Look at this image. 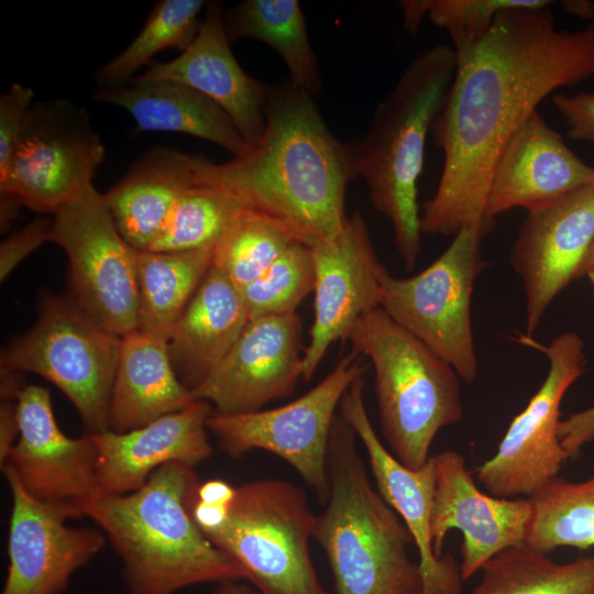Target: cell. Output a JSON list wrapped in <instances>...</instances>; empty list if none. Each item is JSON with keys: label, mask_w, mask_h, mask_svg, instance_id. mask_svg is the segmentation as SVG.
I'll list each match as a JSON object with an SVG mask.
<instances>
[{"label": "cell", "mask_w": 594, "mask_h": 594, "mask_svg": "<svg viewBox=\"0 0 594 594\" xmlns=\"http://www.w3.org/2000/svg\"><path fill=\"white\" fill-rule=\"evenodd\" d=\"M457 66L432 128L443 166L435 195L420 209L422 233L492 231L486 205L505 146L553 91L594 75V22L560 29L550 8L497 14L475 44L455 52Z\"/></svg>", "instance_id": "6da1fadb"}, {"label": "cell", "mask_w": 594, "mask_h": 594, "mask_svg": "<svg viewBox=\"0 0 594 594\" xmlns=\"http://www.w3.org/2000/svg\"><path fill=\"white\" fill-rule=\"evenodd\" d=\"M258 141L223 163L199 157L197 179L234 196L310 249L333 245L349 216L345 193L356 178L353 143L329 129L315 98L288 79L270 85Z\"/></svg>", "instance_id": "7a4b0ae2"}, {"label": "cell", "mask_w": 594, "mask_h": 594, "mask_svg": "<svg viewBox=\"0 0 594 594\" xmlns=\"http://www.w3.org/2000/svg\"><path fill=\"white\" fill-rule=\"evenodd\" d=\"M199 484L193 468L169 463L134 492L78 504L120 558L128 594H174L196 584L245 581L193 518Z\"/></svg>", "instance_id": "3957f363"}, {"label": "cell", "mask_w": 594, "mask_h": 594, "mask_svg": "<svg viewBox=\"0 0 594 594\" xmlns=\"http://www.w3.org/2000/svg\"><path fill=\"white\" fill-rule=\"evenodd\" d=\"M356 440L337 414L327 455L329 496L314 529L336 594H426L420 565L408 556L413 536L371 484Z\"/></svg>", "instance_id": "277c9868"}, {"label": "cell", "mask_w": 594, "mask_h": 594, "mask_svg": "<svg viewBox=\"0 0 594 594\" xmlns=\"http://www.w3.org/2000/svg\"><path fill=\"white\" fill-rule=\"evenodd\" d=\"M457 66L453 47L432 45L417 54L376 106L369 130L354 144L356 176L371 202L391 222L407 270L421 252L418 179L428 133L439 114Z\"/></svg>", "instance_id": "5b68a950"}, {"label": "cell", "mask_w": 594, "mask_h": 594, "mask_svg": "<svg viewBox=\"0 0 594 594\" xmlns=\"http://www.w3.org/2000/svg\"><path fill=\"white\" fill-rule=\"evenodd\" d=\"M345 340L373 365L382 433L392 454L409 469L421 468L437 433L463 416L461 378L381 307L363 315Z\"/></svg>", "instance_id": "8992f818"}, {"label": "cell", "mask_w": 594, "mask_h": 594, "mask_svg": "<svg viewBox=\"0 0 594 594\" xmlns=\"http://www.w3.org/2000/svg\"><path fill=\"white\" fill-rule=\"evenodd\" d=\"M316 519L299 486L264 479L238 486L223 522L204 534L258 594H328L309 550Z\"/></svg>", "instance_id": "52a82bcc"}, {"label": "cell", "mask_w": 594, "mask_h": 594, "mask_svg": "<svg viewBox=\"0 0 594 594\" xmlns=\"http://www.w3.org/2000/svg\"><path fill=\"white\" fill-rule=\"evenodd\" d=\"M121 337L86 314L69 295H42L33 327L1 353V371L35 373L54 384L87 433L109 430L108 411Z\"/></svg>", "instance_id": "ba28073f"}, {"label": "cell", "mask_w": 594, "mask_h": 594, "mask_svg": "<svg viewBox=\"0 0 594 594\" xmlns=\"http://www.w3.org/2000/svg\"><path fill=\"white\" fill-rule=\"evenodd\" d=\"M484 235L479 227L463 228L420 273L396 277L384 267L381 274L380 307L470 384L479 373L471 297L485 265L481 255Z\"/></svg>", "instance_id": "9c48e42d"}, {"label": "cell", "mask_w": 594, "mask_h": 594, "mask_svg": "<svg viewBox=\"0 0 594 594\" xmlns=\"http://www.w3.org/2000/svg\"><path fill=\"white\" fill-rule=\"evenodd\" d=\"M362 358L352 350L316 386L286 405L234 415L213 410L208 430L230 458L263 450L283 459L320 501L327 502L331 427L342 396L367 370Z\"/></svg>", "instance_id": "30bf717a"}, {"label": "cell", "mask_w": 594, "mask_h": 594, "mask_svg": "<svg viewBox=\"0 0 594 594\" xmlns=\"http://www.w3.org/2000/svg\"><path fill=\"white\" fill-rule=\"evenodd\" d=\"M50 242L65 251L68 295L86 314L119 337L139 329L136 250L94 184L54 213Z\"/></svg>", "instance_id": "8fae6325"}, {"label": "cell", "mask_w": 594, "mask_h": 594, "mask_svg": "<svg viewBox=\"0 0 594 594\" xmlns=\"http://www.w3.org/2000/svg\"><path fill=\"white\" fill-rule=\"evenodd\" d=\"M519 343L537 349L549 360L548 374L526 408L510 422L496 453L476 470L480 483L496 497L531 496L568 460L559 439L560 405L570 386L583 374V340L568 331L548 345L519 334Z\"/></svg>", "instance_id": "7c38bea8"}, {"label": "cell", "mask_w": 594, "mask_h": 594, "mask_svg": "<svg viewBox=\"0 0 594 594\" xmlns=\"http://www.w3.org/2000/svg\"><path fill=\"white\" fill-rule=\"evenodd\" d=\"M105 147L82 109L68 101L32 106L7 174L1 197L40 213H55L92 185Z\"/></svg>", "instance_id": "4fadbf2b"}, {"label": "cell", "mask_w": 594, "mask_h": 594, "mask_svg": "<svg viewBox=\"0 0 594 594\" xmlns=\"http://www.w3.org/2000/svg\"><path fill=\"white\" fill-rule=\"evenodd\" d=\"M12 497L8 572L1 594H61L76 571L105 547L100 529L74 528L82 517L76 503L41 501L21 484L11 466H1Z\"/></svg>", "instance_id": "5bb4252c"}, {"label": "cell", "mask_w": 594, "mask_h": 594, "mask_svg": "<svg viewBox=\"0 0 594 594\" xmlns=\"http://www.w3.org/2000/svg\"><path fill=\"white\" fill-rule=\"evenodd\" d=\"M593 244L594 183L527 211L509 256L524 284L526 337L534 338L553 299L584 275Z\"/></svg>", "instance_id": "9a60e30c"}, {"label": "cell", "mask_w": 594, "mask_h": 594, "mask_svg": "<svg viewBox=\"0 0 594 594\" xmlns=\"http://www.w3.org/2000/svg\"><path fill=\"white\" fill-rule=\"evenodd\" d=\"M304 353L297 312L252 319L191 396L219 414L261 410L295 391L302 378Z\"/></svg>", "instance_id": "2e32d148"}, {"label": "cell", "mask_w": 594, "mask_h": 594, "mask_svg": "<svg viewBox=\"0 0 594 594\" xmlns=\"http://www.w3.org/2000/svg\"><path fill=\"white\" fill-rule=\"evenodd\" d=\"M436 470L430 532L433 551L442 557L447 534L462 532V580L470 579L498 552L525 543L531 517L529 498L487 495L475 484L465 459L447 450L432 455Z\"/></svg>", "instance_id": "e0dca14e"}, {"label": "cell", "mask_w": 594, "mask_h": 594, "mask_svg": "<svg viewBox=\"0 0 594 594\" xmlns=\"http://www.w3.org/2000/svg\"><path fill=\"white\" fill-rule=\"evenodd\" d=\"M316 282L314 320L305 348L302 380L316 373L330 345L345 340L356 321L380 307V262L369 227L358 211L349 216L333 245L311 249Z\"/></svg>", "instance_id": "ac0fdd59"}, {"label": "cell", "mask_w": 594, "mask_h": 594, "mask_svg": "<svg viewBox=\"0 0 594 594\" xmlns=\"http://www.w3.org/2000/svg\"><path fill=\"white\" fill-rule=\"evenodd\" d=\"M16 398L19 437L4 464L23 487L41 501L77 505L101 495L91 435L66 436L54 417L50 392L42 386L24 385Z\"/></svg>", "instance_id": "d6986e66"}, {"label": "cell", "mask_w": 594, "mask_h": 594, "mask_svg": "<svg viewBox=\"0 0 594 594\" xmlns=\"http://www.w3.org/2000/svg\"><path fill=\"white\" fill-rule=\"evenodd\" d=\"M364 377L351 384L341 398L338 414L352 427L363 444L377 490L413 536L425 579L426 594H461L460 566L450 553L438 557L432 547L430 516L436 470L431 455L417 470L403 465L375 432L364 404Z\"/></svg>", "instance_id": "ffe728a7"}, {"label": "cell", "mask_w": 594, "mask_h": 594, "mask_svg": "<svg viewBox=\"0 0 594 594\" xmlns=\"http://www.w3.org/2000/svg\"><path fill=\"white\" fill-rule=\"evenodd\" d=\"M594 183V167L584 163L534 112L517 130L499 156L490 185L486 220L514 208L527 211L548 206Z\"/></svg>", "instance_id": "44dd1931"}, {"label": "cell", "mask_w": 594, "mask_h": 594, "mask_svg": "<svg viewBox=\"0 0 594 594\" xmlns=\"http://www.w3.org/2000/svg\"><path fill=\"white\" fill-rule=\"evenodd\" d=\"M213 407L195 400L128 432L90 433L98 451L97 477L102 495H123L142 487L157 469L169 463L193 468L213 452L207 420Z\"/></svg>", "instance_id": "7402d4cb"}, {"label": "cell", "mask_w": 594, "mask_h": 594, "mask_svg": "<svg viewBox=\"0 0 594 594\" xmlns=\"http://www.w3.org/2000/svg\"><path fill=\"white\" fill-rule=\"evenodd\" d=\"M219 2H208L193 43L175 59L152 62L139 79H170L218 103L231 118L248 146L261 138L270 86L250 76L231 52Z\"/></svg>", "instance_id": "603a6c76"}, {"label": "cell", "mask_w": 594, "mask_h": 594, "mask_svg": "<svg viewBox=\"0 0 594 594\" xmlns=\"http://www.w3.org/2000/svg\"><path fill=\"white\" fill-rule=\"evenodd\" d=\"M249 321L240 289L212 265L167 340L173 369L190 394L223 360Z\"/></svg>", "instance_id": "cb8c5ba5"}, {"label": "cell", "mask_w": 594, "mask_h": 594, "mask_svg": "<svg viewBox=\"0 0 594 594\" xmlns=\"http://www.w3.org/2000/svg\"><path fill=\"white\" fill-rule=\"evenodd\" d=\"M199 155L156 147L107 194L116 227L136 251H148L163 233L184 193L197 183Z\"/></svg>", "instance_id": "d4e9b609"}, {"label": "cell", "mask_w": 594, "mask_h": 594, "mask_svg": "<svg viewBox=\"0 0 594 594\" xmlns=\"http://www.w3.org/2000/svg\"><path fill=\"white\" fill-rule=\"evenodd\" d=\"M96 99L123 108L141 131L189 134L223 147L233 157L249 147L218 103L175 80L133 78L123 86L98 90Z\"/></svg>", "instance_id": "484cf974"}, {"label": "cell", "mask_w": 594, "mask_h": 594, "mask_svg": "<svg viewBox=\"0 0 594 594\" xmlns=\"http://www.w3.org/2000/svg\"><path fill=\"white\" fill-rule=\"evenodd\" d=\"M194 402L173 369L167 341L140 330L121 337L109 402V430L122 433L141 428Z\"/></svg>", "instance_id": "4316f807"}, {"label": "cell", "mask_w": 594, "mask_h": 594, "mask_svg": "<svg viewBox=\"0 0 594 594\" xmlns=\"http://www.w3.org/2000/svg\"><path fill=\"white\" fill-rule=\"evenodd\" d=\"M223 15L230 43L240 38L265 43L283 59L288 80L318 96L322 84L318 59L298 0H245Z\"/></svg>", "instance_id": "83f0119b"}, {"label": "cell", "mask_w": 594, "mask_h": 594, "mask_svg": "<svg viewBox=\"0 0 594 594\" xmlns=\"http://www.w3.org/2000/svg\"><path fill=\"white\" fill-rule=\"evenodd\" d=\"M213 248L182 251H136L139 329L167 341L170 332L212 266Z\"/></svg>", "instance_id": "f1b7e54d"}, {"label": "cell", "mask_w": 594, "mask_h": 594, "mask_svg": "<svg viewBox=\"0 0 594 594\" xmlns=\"http://www.w3.org/2000/svg\"><path fill=\"white\" fill-rule=\"evenodd\" d=\"M481 572L470 594H594V556L557 563L520 543L491 558Z\"/></svg>", "instance_id": "f546056e"}, {"label": "cell", "mask_w": 594, "mask_h": 594, "mask_svg": "<svg viewBox=\"0 0 594 594\" xmlns=\"http://www.w3.org/2000/svg\"><path fill=\"white\" fill-rule=\"evenodd\" d=\"M528 498L527 546L546 554L559 547H594V474L582 482L556 477Z\"/></svg>", "instance_id": "4dcf8cb0"}, {"label": "cell", "mask_w": 594, "mask_h": 594, "mask_svg": "<svg viewBox=\"0 0 594 594\" xmlns=\"http://www.w3.org/2000/svg\"><path fill=\"white\" fill-rule=\"evenodd\" d=\"M207 4L204 0L157 1L131 43L97 70V81L103 88L123 86L141 67L148 66L158 52H184L199 31V15Z\"/></svg>", "instance_id": "1f68e13d"}, {"label": "cell", "mask_w": 594, "mask_h": 594, "mask_svg": "<svg viewBox=\"0 0 594 594\" xmlns=\"http://www.w3.org/2000/svg\"><path fill=\"white\" fill-rule=\"evenodd\" d=\"M242 210L244 207L230 193L197 179L184 193L163 233L148 251L182 252L215 248Z\"/></svg>", "instance_id": "d6a6232c"}, {"label": "cell", "mask_w": 594, "mask_h": 594, "mask_svg": "<svg viewBox=\"0 0 594 594\" xmlns=\"http://www.w3.org/2000/svg\"><path fill=\"white\" fill-rule=\"evenodd\" d=\"M295 242L275 221L244 209L215 245L212 265L242 288L261 277Z\"/></svg>", "instance_id": "836d02e7"}, {"label": "cell", "mask_w": 594, "mask_h": 594, "mask_svg": "<svg viewBox=\"0 0 594 594\" xmlns=\"http://www.w3.org/2000/svg\"><path fill=\"white\" fill-rule=\"evenodd\" d=\"M405 29L415 33L425 16L444 29L454 52L480 41L492 26L497 14L518 8H550V0H404L398 2Z\"/></svg>", "instance_id": "e575fe53"}, {"label": "cell", "mask_w": 594, "mask_h": 594, "mask_svg": "<svg viewBox=\"0 0 594 594\" xmlns=\"http://www.w3.org/2000/svg\"><path fill=\"white\" fill-rule=\"evenodd\" d=\"M316 271L310 248L290 244L257 279L240 289L250 320L296 314L314 293Z\"/></svg>", "instance_id": "d590c367"}, {"label": "cell", "mask_w": 594, "mask_h": 594, "mask_svg": "<svg viewBox=\"0 0 594 594\" xmlns=\"http://www.w3.org/2000/svg\"><path fill=\"white\" fill-rule=\"evenodd\" d=\"M33 98L30 87L16 82L0 97V177L11 165Z\"/></svg>", "instance_id": "8d00e7d4"}, {"label": "cell", "mask_w": 594, "mask_h": 594, "mask_svg": "<svg viewBox=\"0 0 594 594\" xmlns=\"http://www.w3.org/2000/svg\"><path fill=\"white\" fill-rule=\"evenodd\" d=\"M52 220L37 218L9 235L0 245V278L8 275L29 254L50 241Z\"/></svg>", "instance_id": "74e56055"}, {"label": "cell", "mask_w": 594, "mask_h": 594, "mask_svg": "<svg viewBox=\"0 0 594 594\" xmlns=\"http://www.w3.org/2000/svg\"><path fill=\"white\" fill-rule=\"evenodd\" d=\"M553 106L564 119L571 139L594 145V91L556 95Z\"/></svg>", "instance_id": "f35d334b"}, {"label": "cell", "mask_w": 594, "mask_h": 594, "mask_svg": "<svg viewBox=\"0 0 594 594\" xmlns=\"http://www.w3.org/2000/svg\"><path fill=\"white\" fill-rule=\"evenodd\" d=\"M568 459H575L584 446L594 442V406L561 420L558 429Z\"/></svg>", "instance_id": "ab89813d"}, {"label": "cell", "mask_w": 594, "mask_h": 594, "mask_svg": "<svg viewBox=\"0 0 594 594\" xmlns=\"http://www.w3.org/2000/svg\"><path fill=\"white\" fill-rule=\"evenodd\" d=\"M16 396H1L0 465L6 463L19 437Z\"/></svg>", "instance_id": "60d3db41"}, {"label": "cell", "mask_w": 594, "mask_h": 594, "mask_svg": "<svg viewBox=\"0 0 594 594\" xmlns=\"http://www.w3.org/2000/svg\"><path fill=\"white\" fill-rule=\"evenodd\" d=\"M235 486L220 479L200 483L197 490V499L208 503H231L235 495Z\"/></svg>", "instance_id": "b9f144b4"}, {"label": "cell", "mask_w": 594, "mask_h": 594, "mask_svg": "<svg viewBox=\"0 0 594 594\" xmlns=\"http://www.w3.org/2000/svg\"><path fill=\"white\" fill-rule=\"evenodd\" d=\"M561 8L569 14L576 18L592 21L594 20V2L588 0H563Z\"/></svg>", "instance_id": "7bdbcfd3"}, {"label": "cell", "mask_w": 594, "mask_h": 594, "mask_svg": "<svg viewBox=\"0 0 594 594\" xmlns=\"http://www.w3.org/2000/svg\"><path fill=\"white\" fill-rule=\"evenodd\" d=\"M208 594H258V592L246 581H231L217 584Z\"/></svg>", "instance_id": "ee69618b"}, {"label": "cell", "mask_w": 594, "mask_h": 594, "mask_svg": "<svg viewBox=\"0 0 594 594\" xmlns=\"http://www.w3.org/2000/svg\"><path fill=\"white\" fill-rule=\"evenodd\" d=\"M592 266H594V244H593V248H592V250L590 252V255H588V258H587V262H586V265H585L584 275L586 274L588 268H591Z\"/></svg>", "instance_id": "f6af8a7d"}, {"label": "cell", "mask_w": 594, "mask_h": 594, "mask_svg": "<svg viewBox=\"0 0 594 594\" xmlns=\"http://www.w3.org/2000/svg\"><path fill=\"white\" fill-rule=\"evenodd\" d=\"M590 282L592 283V285L594 286V266H592L591 268H588V271L586 272L585 274Z\"/></svg>", "instance_id": "bcb514c9"}]
</instances>
